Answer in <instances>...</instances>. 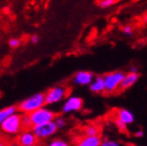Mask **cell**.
<instances>
[{
	"label": "cell",
	"instance_id": "19",
	"mask_svg": "<svg viewBox=\"0 0 147 146\" xmlns=\"http://www.w3.org/2000/svg\"><path fill=\"white\" fill-rule=\"evenodd\" d=\"M100 146H122L119 142L115 141V140H110V139H105L101 142Z\"/></svg>",
	"mask_w": 147,
	"mask_h": 146
},
{
	"label": "cell",
	"instance_id": "27",
	"mask_svg": "<svg viewBox=\"0 0 147 146\" xmlns=\"http://www.w3.org/2000/svg\"><path fill=\"white\" fill-rule=\"evenodd\" d=\"M144 21H145V22H146V23H147V14H146V16H144Z\"/></svg>",
	"mask_w": 147,
	"mask_h": 146
},
{
	"label": "cell",
	"instance_id": "18",
	"mask_svg": "<svg viewBox=\"0 0 147 146\" xmlns=\"http://www.w3.org/2000/svg\"><path fill=\"white\" fill-rule=\"evenodd\" d=\"M115 2H117V0H100L99 1V6L101 8H107V7L113 6Z\"/></svg>",
	"mask_w": 147,
	"mask_h": 146
},
{
	"label": "cell",
	"instance_id": "8",
	"mask_svg": "<svg viewBox=\"0 0 147 146\" xmlns=\"http://www.w3.org/2000/svg\"><path fill=\"white\" fill-rule=\"evenodd\" d=\"M16 143L18 146H35L38 145V140L31 129H25L16 135Z\"/></svg>",
	"mask_w": 147,
	"mask_h": 146
},
{
	"label": "cell",
	"instance_id": "23",
	"mask_svg": "<svg viewBox=\"0 0 147 146\" xmlns=\"http://www.w3.org/2000/svg\"><path fill=\"white\" fill-rule=\"evenodd\" d=\"M39 41H40V37L38 36V35H33L30 38V42L32 44H38Z\"/></svg>",
	"mask_w": 147,
	"mask_h": 146
},
{
	"label": "cell",
	"instance_id": "3",
	"mask_svg": "<svg viewBox=\"0 0 147 146\" xmlns=\"http://www.w3.org/2000/svg\"><path fill=\"white\" fill-rule=\"evenodd\" d=\"M28 116H29V121H30L31 128H32L34 126L53 122L55 119V116H56V114L53 110L43 106V107L39 108V110L31 112L30 114H28Z\"/></svg>",
	"mask_w": 147,
	"mask_h": 146
},
{
	"label": "cell",
	"instance_id": "26",
	"mask_svg": "<svg viewBox=\"0 0 147 146\" xmlns=\"http://www.w3.org/2000/svg\"><path fill=\"white\" fill-rule=\"evenodd\" d=\"M131 73H138V69L136 66H131V70H130Z\"/></svg>",
	"mask_w": 147,
	"mask_h": 146
},
{
	"label": "cell",
	"instance_id": "13",
	"mask_svg": "<svg viewBox=\"0 0 147 146\" xmlns=\"http://www.w3.org/2000/svg\"><path fill=\"white\" fill-rule=\"evenodd\" d=\"M89 89L93 93H103L105 92V85H104L103 77L102 76H97L94 77L91 84L89 85Z\"/></svg>",
	"mask_w": 147,
	"mask_h": 146
},
{
	"label": "cell",
	"instance_id": "7",
	"mask_svg": "<svg viewBox=\"0 0 147 146\" xmlns=\"http://www.w3.org/2000/svg\"><path fill=\"white\" fill-rule=\"evenodd\" d=\"M83 105H84V101L81 97L76 95L67 96L61 106V112L63 114H71V112H80L83 108Z\"/></svg>",
	"mask_w": 147,
	"mask_h": 146
},
{
	"label": "cell",
	"instance_id": "14",
	"mask_svg": "<svg viewBox=\"0 0 147 146\" xmlns=\"http://www.w3.org/2000/svg\"><path fill=\"white\" fill-rule=\"evenodd\" d=\"M16 112H18V108H16V105H10V106H6V107H4V108H1V110H0V125H1L8 116L16 114Z\"/></svg>",
	"mask_w": 147,
	"mask_h": 146
},
{
	"label": "cell",
	"instance_id": "20",
	"mask_svg": "<svg viewBox=\"0 0 147 146\" xmlns=\"http://www.w3.org/2000/svg\"><path fill=\"white\" fill-rule=\"evenodd\" d=\"M8 45L11 48H18V46L21 45V40L18 38H10L8 41Z\"/></svg>",
	"mask_w": 147,
	"mask_h": 146
},
{
	"label": "cell",
	"instance_id": "28",
	"mask_svg": "<svg viewBox=\"0 0 147 146\" xmlns=\"http://www.w3.org/2000/svg\"><path fill=\"white\" fill-rule=\"evenodd\" d=\"M35 146H38V145H35Z\"/></svg>",
	"mask_w": 147,
	"mask_h": 146
},
{
	"label": "cell",
	"instance_id": "16",
	"mask_svg": "<svg viewBox=\"0 0 147 146\" xmlns=\"http://www.w3.org/2000/svg\"><path fill=\"white\" fill-rule=\"evenodd\" d=\"M86 136H99V129L95 125H88L84 128Z\"/></svg>",
	"mask_w": 147,
	"mask_h": 146
},
{
	"label": "cell",
	"instance_id": "22",
	"mask_svg": "<svg viewBox=\"0 0 147 146\" xmlns=\"http://www.w3.org/2000/svg\"><path fill=\"white\" fill-rule=\"evenodd\" d=\"M115 125H117V129H119V131H126L127 126H126V125H124V124H123L122 122H119V120L115 119Z\"/></svg>",
	"mask_w": 147,
	"mask_h": 146
},
{
	"label": "cell",
	"instance_id": "12",
	"mask_svg": "<svg viewBox=\"0 0 147 146\" xmlns=\"http://www.w3.org/2000/svg\"><path fill=\"white\" fill-rule=\"evenodd\" d=\"M117 120H119V122H122L124 125L129 126L134 123L135 116H134L133 112H130L129 110L122 108V110H119L117 112Z\"/></svg>",
	"mask_w": 147,
	"mask_h": 146
},
{
	"label": "cell",
	"instance_id": "6",
	"mask_svg": "<svg viewBox=\"0 0 147 146\" xmlns=\"http://www.w3.org/2000/svg\"><path fill=\"white\" fill-rule=\"evenodd\" d=\"M125 77V73L121 71L111 72L103 76L104 85H105V92L113 93L119 89L121 83Z\"/></svg>",
	"mask_w": 147,
	"mask_h": 146
},
{
	"label": "cell",
	"instance_id": "5",
	"mask_svg": "<svg viewBox=\"0 0 147 146\" xmlns=\"http://www.w3.org/2000/svg\"><path fill=\"white\" fill-rule=\"evenodd\" d=\"M67 94H69V88H67V87L61 86V85L51 87V88H49L44 93V96H45V104L51 105L60 102V101H62L63 99L67 98Z\"/></svg>",
	"mask_w": 147,
	"mask_h": 146
},
{
	"label": "cell",
	"instance_id": "9",
	"mask_svg": "<svg viewBox=\"0 0 147 146\" xmlns=\"http://www.w3.org/2000/svg\"><path fill=\"white\" fill-rule=\"evenodd\" d=\"M93 79H94V75L91 72L80 71L74 76L73 82L74 84L79 85V86H89Z\"/></svg>",
	"mask_w": 147,
	"mask_h": 146
},
{
	"label": "cell",
	"instance_id": "17",
	"mask_svg": "<svg viewBox=\"0 0 147 146\" xmlns=\"http://www.w3.org/2000/svg\"><path fill=\"white\" fill-rule=\"evenodd\" d=\"M53 122H54V124H55V126H56L57 130H61V129H63L64 127L67 126V121H65V119H64V118H62V116H56Z\"/></svg>",
	"mask_w": 147,
	"mask_h": 146
},
{
	"label": "cell",
	"instance_id": "10",
	"mask_svg": "<svg viewBox=\"0 0 147 146\" xmlns=\"http://www.w3.org/2000/svg\"><path fill=\"white\" fill-rule=\"evenodd\" d=\"M101 138L99 136H82L76 139L75 146H100Z\"/></svg>",
	"mask_w": 147,
	"mask_h": 146
},
{
	"label": "cell",
	"instance_id": "29",
	"mask_svg": "<svg viewBox=\"0 0 147 146\" xmlns=\"http://www.w3.org/2000/svg\"><path fill=\"white\" fill-rule=\"evenodd\" d=\"M134 146H136V145H134Z\"/></svg>",
	"mask_w": 147,
	"mask_h": 146
},
{
	"label": "cell",
	"instance_id": "25",
	"mask_svg": "<svg viewBox=\"0 0 147 146\" xmlns=\"http://www.w3.org/2000/svg\"><path fill=\"white\" fill-rule=\"evenodd\" d=\"M134 135H135V137L141 138V137H143V135H144V133H143V131H142V130H137L135 133H134Z\"/></svg>",
	"mask_w": 147,
	"mask_h": 146
},
{
	"label": "cell",
	"instance_id": "11",
	"mask_svg": "<svg viewBox=\"0 0 147 146\" xmlns=\"http://www.w3.org/2000/svg\"><path fill=\"white\" fill-rule=\"evenodd\" d=\"M139 78H140V75L138 73H131V72H129V73L125 74V77H124V79H123L122 83H121L119 89L127 90V89H129V88L133 87L134 85L138 82Z\"/></svg>",
	"mask_w": 147,
	"mask_h": 146
},
{
	"label": "cell",
	"instance_id": "15",
	"mask_svg": "<svg viewBox=\"0 0 147 146\" xmlns=\"http://www.w3.org/2000/svg\"><path fill=\"white\" fill-rule=\"evenodd\" d=\"M42 146H71V144L61 138H52L45 141V143L42 144Z\"/></svg>",
	"mask_w": 147,
	"mask_h": 146
},
{
	"label": "cell",
	"instance_id": "2",
	"mask_svg": "<svg viewBox=\"0 0 147 146\" xmlns=\"http://www.w3.org/2000/svg\"><path fill=\"white\" fill-rule=\"evenodd\" d=\"M0 130L8 136H16L23 130H25L23 125V114L16 112V114L8 116L1 125Z\"/></svg>",
	"mask_w": 147,
	"mask_h": 146
},
{
	"label": "cell",
	"instance_id": "4",
	"mask_svg": "<svg viewBox=\"0 0 147 146\" xmlns=\"http://www.w3.org/2000/svg\"><path fill=\"white\" fill-rule=\"evenodd\" d=\"M31 130L35 134L38 142L47 141L51 137H53L56 134V132L58 131L54 122H49V123L42 124V125L34 126V127L31 128Z\"/></svg>",
	"mask_w": 147,
	"mask_h": 146
},
{
	"label": "cell",
	"instance_id": "24",
	"mask_svg": "<svg viewBox=\"0 0 147 146\" xmlns=\"http://www.w3.org/2000/svg\"><path fill=\"white\" fill-rule=\"evenodd\" d=\"M9 141L3 136H0V146H8Z\"/></svg>",
	"mask_w": 147,
	"mask_h": 146
},
{
	"label": "cell",
	"instance_id": "1",
	"mask_svg": "<svg viewBox=\"0 0 147 146\" xmlns=\"http://www.w3.org/2000/svg\"><path fill=\"white\" fill-rule=\"evenodd\" d=\"M46 104L44 93L38 92V93L33 94L30 97H28V98L24 99L23 101H21L16 106V108H18V112H21V114H30L31 112L39 110V108L43 107Z\"/></svg>",
	"mask_w": 147,
	"mask_h": 146
},
{
	"label": "cell",
	"instance_id": "21",
	"mask_svg": "<svg viewBox=\"0 0 147 146\" xmlns=\"http://www.w3.org/2000/svg\"><path fill=\"white\" fill-rule=\"evenodd\" d=\"M133 27L132 26H130V25H128V26H125L124 27V29H123V33H124L126 36H128V37H130V36H132L133 35Z\"/></svg>",
	"mask_w": 147,
	"mask_h": 146
}]
</instances>
